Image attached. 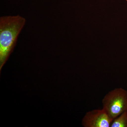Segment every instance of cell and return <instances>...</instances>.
<instances>
[{"instance_id":"6da1fadb","label":"cell","mask_w":127,"mask_h":127,"mask_svg":"<svg viewBox=\"0 0 127 127\" xmlns=\"http://www.w3.org/2000/svg\"><path fill=\"white\" fill-rule=\"evenodd\" d=\"M26 20L19 15L0 18V71L16 45L17 37Z\"/></svg>"},{"instance_id":"7a4b0ae2","label":"cell","mask_w":127,"mask_h":127,"mask_svg":"<svg viewBox=\"0 0 127 127\" xmlns=\"http://www.w3.org/2000/svg\"><path fill=\"white\" fill-rule=\"evenodd\" d=\"M102 109L112 119L127 110V91L116 88L110 91L102 100Z\"/></svg>"},{"instance_id":"3957f363","label":"cell","mask_w":127,"mask_h":127,"mask_svg":"<svg viewBox=\"0 0 127 127\" xmlns=\"http://www.w3.org/2000/svg\"><path fill=\"white\" fill-rule=\"evenodd\" d=\"M113 119L103 109H95L84 115L82 125L84 127H110Z\"/></svg>"},{"instance_id":"277c9868","label":"cell","mask_w":127,"mask_h":127,"mask_svg":"<svg viewBox=\"0 0 127 127\" xmlns=\"http://www.w3.org/2000/svg\"><path fill=\"white\" fill-rule=\"evenodd\" d=\"M111 127H127V110L113 119Z\"/></svg>"}]
</instances>
